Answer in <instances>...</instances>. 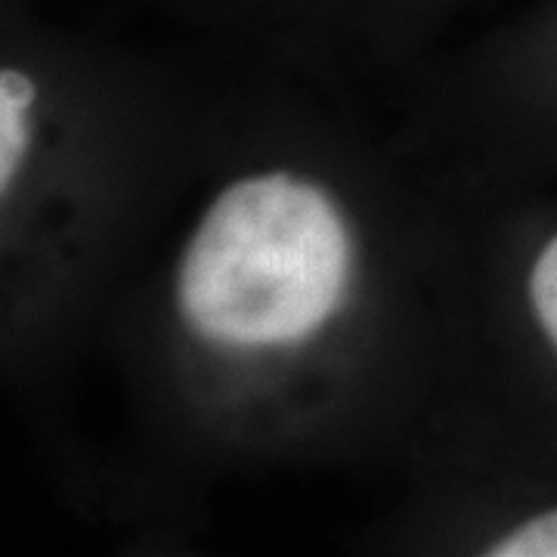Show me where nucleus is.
Instances as JSON below:
<instances>
[{
	"instance_id": "nucleus-1",
	"label": "nucleus",
	"mask_w": 557,
	"mask_h": 557,
	"mask_svg": "<svg viewBox=\"0 0 557 557\" xmlns=\"http://www.w3.org/2000/svg\"><path fill=\"white\" fill-rule=\"evenodd\" d=\"M350 233L319 186L292 174L236 180L186 245L177 307L220 347H282L317 335L350 282Z\"/></svg>"
},
{
	"instance_id": "nucleus-2",
	"label": "nucleus",
	"mask_w": 557,
	"mask_h": 557,
	"mask_svg": "<svg viewBox=\"0 0 557 557\" xmlns=\"http://www.w3.org/2000/svg\"><path fill=\"white\" fill-rule=\"evenodd\" d=\"M38 87L20 69L0 72V193L10 196V186L20 174V164L32 146V102Z\"/></svg>"
},
{
	"instance_id": "nucleus-3",
	"label": "nucleus",
	"mask_w": 557,
	"mask_h": 557,
	"mask_svg": "<svg viewBox=\"0 0 557 557\" xmlns=\"http://www.w3.org/2000/svg\"><path fill=\"white\" fill-rule=\"evenodd\" d=\"M490 557H557V508L523 520L508 536L486 548Z\"/></svg>"
},
{
	"instance_id": "nucleus-4",
	"label": "nucleus",
	"mask_w": 557,
	"mask_h": 557,
	"mask_svg": "<svg viewBox=\"0 0 557 557\" xmlns=\"http://www.w3.org/2000/svg\"><path fill=\"white\" fill-rule=\"evenodd\" d=\"M530 300H533V310H536L542 332L557 347V236L542 248V255L533 263Z\"/></svg>"
}]
</instances>
